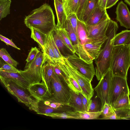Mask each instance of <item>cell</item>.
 I'll list each match as a JSON object with an SVG mask.
<instances>
[{
	"label": "cell",
	"instance_id": "52a82bcc",
	"mask_svg": "<svg viewBox=\"0 0 130 130\" xmlns=\"http://www.w3.org/2000/svg\"><path fill=\"white\" fill-rule=\"evenodd\" d=\"M64 60L69 75L79 85L85 96L88 100L91 99L94 94V89L91 85V82L72 66L66 57L64 58Z\"/></svg>",
	"mask_w": 130,
	"mask_h": 130
},
{
	"label": "cell",
	"instance_id": "5bb4252c",
	"mask_svg": "<svg viewBox=\"0 0 130 130\" xmlns=\"http://www.w3.org/2000/svg\"><path fill=\"white\" fill-rule=\"evenodd\" d=\"M116 18L121 26L130 29V13L126 4L121 1L116 8Z\"/></svg>",
	"mask_w": 130,
	"mask_h": 130
},
{
	"label": "cell",
	"instance_id": "277c9868",
	"mask_svg": "<svg viewBox=\"0 0 130 130\" xmlns=\"http://www.w3.org/2000/svg\"><path fill=\"white\" fill-rule=\"evenodd\" d=\"M1 81L7 90L15 97L19 102L23 103L29 110L37 112L38 100L31 96L27 89L18 85L10 80L0 78Z\"/></svg>",
	"mask_w": 130,
	"mask_h": 130
},
{
	"label": "cell",
	"instance_id": "7c38bea8",
	"mask_svg": "<svg viewBox=\"0 0 130 130\" xmlns=\"http://www.w3.org/2000/svg\"><path fill=\"white\" fill-rule=\"evenodd\" d=\"M69 63L91 82L95 74L93 62L88 63L74 54L66 57Z\"/></svg>",
	"mask_w": 130,
	"mask_h": 130
},
{
	"label": "cell",
	"instance_id": "681fc988",
	"mask_svg": "<svg viewBox=\"0 0 130 130\" xmlns=\"http://www.w3.org/2000/svg\"><path fill=\"white\" fill-rule=\"evenodd\" d=\"M125 2L130 6V0H124Z\"/></svg>",
	"mask_w": 130,
	"mask_h": 130
},
{
	"label": "cell",
	"instance_id": "8fae6325",
	"mask_svg": "<svg viewBox=\"0 0 130 130\" xmlns=\"http://www.w3.org/2000/svg\"><path fill=\"white\" fill-rule=\"evenodd\" d=\"M110 18L109 15L98 23L87 25L89 38L96 41H105L108 37L106 32Z\"/></svg>",
	"mask_w": 130,
	"mask_h": 130
},
{
	"label": "cell",
	"instance_id": "60d3db41",
	"mask_svg": "<svg viewBox=\"0 0 130 130\" xmlns=\"http://www.w3.org/2000/svg\"><path fill=\"white\" fill-rule=\"evenodd\" d=\"M89 109L88 111L90 112H96L100 111V106L97 100H88Z\"/></svg>",
	"mask_w": 130,
	"mask_h": 130
},
{
	"label": "cell",
	"instance_id": "7dc6e473",
	"mask_svg": "<svg viewBox=\"0 0 130 130\" xmlns=\"http://www.w3.org/2000/svg\"><path fill=\"white\" fill-rule=\"evenodd\" d=\"M107 0H98L99 6L103 9H106V5Z\"/></svg>",
	"mask_w": 130,
	"mask_h": 130
},
{
	"label": "cell",
	"instance_id": "ac0fdd59",
	"mask_svg": "<svg viewBox=\"0 0 130 130\" xmlns=\"http://www.w3.org/2000/svg\"><path fill=\"white\" fill-rule=\"evenodd\" d=\"M130 94H125L119 96L112 107L115 111L128 112L130 109Z\"/></svg>",
	"mask_w": 130,
	"mask_h": 130
},
{
	"label": "cell",
	"instance_id": "cb8c5ba5",
	"mask_svg": "<svg viewBox=\"0 0 130 130\" xmlns=\"http://www.w3.org/2000/svg\"><path fill=\"white\" fill-rule=\"evenodd\" d=\"M63 106L58 109H55L45 104L42 100L39 101L36 113L38 114L46 116L53 113L66 112L69 110L66 108H63Z\"/></svg>",
	"mask_w": 130,
	"mask_h": 130
},
{
	"label": "cell",
	"instance_id": "f907efd6",
	"mask_svg": "<svg viewBox=\"0 0 130 130\" xmlns=\"http://www.w3.org/2000/svg\"><path fill=\"white\" fill-rule=\"evenodd\" d=\"M126 44L130 45V37Z\"/></svg>",
	"mask_w": 130,
	"mask_h": 130
},
{
	"label": "cell",
	"instance_id": "f35d334b",
	"mask_svg": "<svg viewBox=\"0 0 130 130\" xmlns=\"http://www.w3.org/2000/svg\"><path fill=\"white\" fill-rule=\"evenodd\" d=\"M73 27L75 34L78 35L77 27L78 19L75 13H72L67 16Z\"/></svg>",
	"mask_w": 130,
	"mask_h": 130
},
{
	"label": "cell",
	"instance_id": "7402d4cb",
	"mask_svg": "<svg viewBox=\"0 0 130 130\" xmlns=\"http://www.w3.org/2000/svg\"><path fill=\"white\" fill-rule=\"evenodd\" d=\"M106 9H103L99 6L93 11L86 22L87 25H94L98 23L108 15Z\"/></svg>",
	"mask_w": 130,
	"mask_h": 130
},
{
	"label": "cell",
	"instance_id": "9a60e30c",
	"mask_svg": "<svg viewBox=\"0 0 130 130\" xmlns=\"http://www.w3.org/2000/svg\"><path fill=\"white\" fill-rule=\"evenodd\" d=\"M54 71V65L50 61L43 59L41 67L42 81L51 92V82Z\"/></svg>",
	"mask_w": 130,
	"mask_h": 130
},
{
	"label": "cell",
	"instance_id": "4dcf8cb0",
	"mask_svg": "<svg viewBox=\"0 0 130 130\" xmlns=\"http://www.w3.org/2000/svg\"><path fill=\"white\" fill-rule=\"evenodd\" d=\"M55 29L59 34L63 41L74 54L75 53V51L72 45L68 36L67 31L64 28H55Z\"/></svg>",
	"mask_w": 130,
	"mask_h": 130
},
{
	"label": "cell",
	"instance_id": "4fadbf2b",
	"mask_svg": "<svg viewBox=\"0 0 130 130\" xmlns=\"http://www.w3.org/2000/svg\"><path fill=\"white\" fill-rule=\"evenodd\" d=\"M27 90L32 96L38 101L50 98L51 92L44 82L30 85Z\"/></svg>",
	"mask_w": 130,
	"mask_h": 130
},
{
	"label": "cell",
	"instance_id": "484cf974",
	"mask_svg": "<svg viewBox=\"0 0 130 130\" xmlns=\"http://www.w3.org/2000/svg\"><path fill=\"white\" fill-rule=\"evenodd\" d=\"M77 31L79 39L83 47L85 43L92 41L88 37L86 24L78 19V20Z\"/></svg>",
	"mask_w": 130,
	"mask_h": 130
},
{
	"label": "cell",
	"instance_id": "74e56055",
	"mask_svg": "<svg viewBox=\"0 0 130 130\" xmlns=\"http://www.w3.org/2000/svg\"><path fill=\"white\" fill-rule=\"evenodd\" d=\"M53 31L51 32V38L53 51L57 60H63L64 57L61 54L55 43L53 37Z\"/></svg>",
	"mask_w": 130,
	"mask_h": 130
},
{
	"label": "cell",
	"instance_id": "603a6c76",
	"mask_svg": "<svg viewBox=\"0 0 130 130\" xmlns=\"http://www.w3.org/2000/svg\"><path fill=\"white\" fill-rule=\"evenodd\" d=\"M51 32L47 35L43 52V59L50 61L53 65H56L57 60L55 57L52 47Z\"/></svg>",
	"mask_w": 130,
	"mask_h": 130
},
{
	"label": "cell",
	"instance_id": "2e32d148",
	"mask_svg": "<svg viewBox=\"0 0 130 130\" xmlns=\"http://www.w3.org/2000/svg\"><path fill=\"white\" fill-rule=\"evenodd\" d=\"M0 78L11 80L18 85L26 89H27L30 85L28 82L19 73L0 71Z\"/></svg>",
	"mask_w": 130,
	"mask_h": 130
},
{
	"label": "cell",
	"instance_id": "1f68e13d",
	"mask_svg": "<svg viewBox=\"0 0 130 130\" xmlns=\"http://www.w3.org/2000/svg\"><path fill=\"white\" fill-rule=\"evenodd\" d=\"M11 0H0V20L10 14Z\"/></svg>",
	"mask_w": 130,
	"mask_h": 130
},
{
	"label": "cell",
	"instance_id": "d6986e66",
	"mask_svg": "<svg viewBox=\"0 0 130 130\" xmlns=\"http://www.w3.org/2000/svg\"><path fill=\"white\" fill-rule=\"evenodd\" d=\"M53 32L54 41L62 56L64 57H67L74 54L67 46L55 29Z\"/></svg>",
	"mask_w": 130,
	"mask_h": 130
},
{
	"label": "cell",
	"instance_id": "4316f807",
	"mask_svg": "<svg viewBox=\"0 0 130 130\" xmlns=\"http://www.w3.org/2000/svg\"><path fill=\"white\" fill-rule=\"evenodd\" d=\"M29 29L31 31V38L37 42L43 52L47 35L32 27Z\"/></svg>",
	"mask_w": 130,
	"mask_h": 130
},
{
	"label": "cell",
	"instance_id": "30bf717a",
	"mask_svg": "<svg viewBox=\"0 0 130 130\" xmlns=\"http://www.w3.org/2000/svg\"><path fill=\"white\" fill-rule=\"evenodd\" d=\"M125 94L130 95L127 78L113 76L111 82L109 104L112 107L117 99Z\"/></svg>",
	"mask_w": 130,
	"mask_h": 130
},
{
	"label": "cell",
	"instance_id": "d590c367",
	"mask_svg": "<svg viewBox=\"0 0 130 130\" xmlns=\"http://www.w3.org/2000/svg\"><path fill=\"white\" fill-rule=\"evenodd\" d=\"M68 79L70 84V89L74 91L78 94L81 93L84 96L82 88L76 81L70 75Z\"/></svg>",
	"mask_w": 130,
	"mask_h": 130
},
{
	"label": "cell",
	"instance_id": "ffe728a7",
	"mask_svg": "<svg viewBox=\"0 0 130 130\" xmlns=\"http://www.w3.org/2000/svg\"><path fill=\"white\" fill-rule=\"evenodd\" d=\"M70 115L73 117L74 119H96L101 115L102 110L96 112H90L88 111L69 110L66 112Z\"/></svg>",
	"mask_w": 130,
	"mask_h": 130
},
{
	"label": "cell",
	"instance_id": "9c48e42d",
	"mask_svg": "<svg viewBox=\"0 0 130 130\" xmlns=\"http://www.w3.org/2000/svg\"><path fill=\"white\" fill-rule=\"evenodd\" d=\"M65 28L75 51V54L88 63L93 62V60L84 48L77 37L69 20L67 18L62 27Z\"/></svg>",
	"mask_w": 130,
	"mask_h": 130
},
{
	"label": "cell",
	"instance_id": "c3c4849f",
	"mask_svg": "<svg viewBox=\"0 0 130 130\" xmlns=\"http://www.w3.org/2000/svg\"><path fill=\"white\" fill-rule=\"evenodd\" d=\"M127 119H130V109L128 111L127 113Z\"/></svg>",
	"mask_w": 130,
	"mask_h": 130
},
{
	"label": "cell",
	"instance_id": "ee69618b",
	"mask_svg": "<svg viewBox=\"0 0 130 130\" xmlns=\"http://www.w3.org/2000/svg\"><path fill=\"white\" fill-rule=\"evenodd\" d=\"M98 119H123L122 118L119 116L115 111L111 115L105 118H98Z\"/></svg>",
	"mask_w": 130,
	"mask_h": 130
},
{
	"label": "cell",
	"instance_id": "ba28073f",
	"mask_svg": "<svg viewBox=\"0 0 130 130\" xmlns=\"http://www.w3.org/2000/svg\"><path fill=\"white\" fill-rule=\"evenodd\" d=\"M113 76L110 69L104 74L94 88L97 96L100 100L101 110L105 103L109 104L111 85Z\"/></svg>",
	"mask_w": 130,
	"mask_h": 130
},
{
	"label": "cell",
	"instance_id": "d4e9b609",
	"mask_svg": "<svg viewBox=\"0 0 130 130\" xmlns=\"http://www.w3.org/2000/svg\"><path fill=\"white\" fill-rule=\"evenodd\" d=\"M70 97L68 106L73 108L75 111H85L82 98L80 94H78L70 89Z\"/></svg>",
	"mask_w": 130,
	"mask_h": 130
},
{
	"label": "cell",
	"instance_id": "3957f363",
	"mask_svg": "<svg viewBox=\"0 0 130 130\" xmlns=\"http://www.w3.org/2000/svg\"><path fill=\"white\" fill-rule=\"evenodd\" d=\"M130 67V45L126 44L114 46L110 69L113 76L127 78Z\"/></svg>",
	"mask_w": 130,
	"mask_h": 130
},
{
	"label": "cell",
	"instance_id": "e0dca14e",
	"mask_svg": "<svg viewBox=\"0 0 130 130\" xmlns=\"http://www.w3.org/2000/svg\"><path fill=\"white\" fill-rule=\"evenodd\" d=\"M54 5L56 14L57 23L56 28H62L67 18L65 12L63 0H54Z\"/></svg>",
	"mask_w": 130,
	"mask_h": 130
},
{
	"label": "cell",
	"instance_id": "8d00e7d4",
	"mask_svg": "<svg viewBox=\"0 0 130 130\" xmlns=\"http://www.w3.org/2000/svg\"><path fill=\"white\" fill-rule=\"evenodd\" d=\"M102 112L101 115L102 118L108 117L115 112L113 107L109 104L105 103L101 109Z\"/></svg>",
	"mask_w": 130,
	"mask_h": 130
},
{
	"label": "cell",
	"instance_id": "44dd1931",
	"mask_svg": "<svg viewBox=\"0 0 130 130\" xmlns=\"http://www.w3.org/2000/svg\"><path fill=\"white\" fill-rule=\"evenodd\" d=\"M105 42L96 41L92 40L85 43L83 47L94 60L99 54Z\"/></svg>",
	"mask_w": 130,
	"mask_h": 130
},
{
	"label": "cell",
	"instance_id": "f1b7e54d",
	"mask_svg": "<svg viewBox=\"0 0 130 130\" xmlns=\"http://www.w3.org/2000/svg\"><path fill=\"white\" fill-rule=\"evenodd\" d=\"M98 6V0H89L81 21L85 23L93 11Z\"/></svg>",
	"mask_w": 130,
	"mask_h": 130
},
{
	"label": "cell",
	"instance_id": "ab89813d",
	"mask_svg": "<svg viewBox=\"0 0 130 130\" xmlns=\"http://www.w3.org/2000/svg\"><path fill=\"white\" fill-rule=\"evenodd\" d=\"M46 116L54 118L74 119L73 117L69 115L66 112L54 113L47 115Z\"/></svg>",
	"mask_w": 130,
	"mask_h": 130
},
{
	"label": "cell",
	"instance_id": "5b68a950",
	"mask_svg": "<svg viewBox=\"0 0 130 130\" xmlns=\"http://www.w3.org/2000/svg\"><path fill=\"white\" fill-rule=\"evenodd\" d=\"M51 97L54 102L68 106L70 97V89L58 77L54 71L50 84Z\"/></svg>",
	"mask_w": 130,
	"mask_h": 130
},
{
	"label": "cell",
	"instance_id": "bcb514c9",
	"mask_svg": "<svg viewBox=\"0 0 130 130\" xmlns=\"http://www.w3.org/2000/svg\"><path fill=\"white\" fill-rule=\"evenodd\" d=\"M119 0H107L106 9L109 8L115 5Z\"/></svg>",
	"mask_w": 130,
	"mask_h": 130
},
{
	"label": "cell",
	"instance_id": "83f0119b",
	"mask_svg": "<svg viewBox=\"0 0 130 130\" xmlns=\"http://www.w3.org/2000/svg\"><path fill=\"white\" fill-rule=\"evenodd\" d=\"M130 37V30H123L116 34L114 39V46L126 44Z\"/></svg>",
	"mask_w": 130,
	"mask_h": 130
},
{
	"label": "cell",
	"instance_id": "7bdbcfd3",
	"mask_svg": "<svg viewBox=\"0 0 130 130\" xmlns=\"http://www.w3.org/2000/svg\"><path fill=\"white\" fill-rule=\"evenodd\" d=\"M0 39L1 41L4 42L7 45H9L18 50H21L20 48L17 47L11 40L10 39L1 35H0Z\"/></svg>",
	"mask_w": 130,
	"mask_h": 130
},
{
	"label": "cell",
	"instance_id": "e575fe53",
	"mask_svg": "<svg viewBox=\"0 0 130 130\" xmlns=\"http://www.w3.org/2000/svg\"><path fill=\"white\" fill-rule=\"evenodd\" d=\"M89 0H79L77 10L76 13L78 19L81 21L84 11Z\"/></svg>",
	"mask_w": 130,
	"mask_h": 130
},
{
	"label": "cell",
	"instance_id": "7a4b0ae2",
	"mask_svg": "<svg viewBox=\"0 0 130 130\" xmlns=\"http://www.w3.org/2000/svg\"><path fill=\"white\" fill-rule=\"evenodd\" d=\"M118 28L117 23L110 19L106 32L108 38L103 44L98 57L94 60L96 65L95 75L98 81L100 80L104 74L110 68L114 47V39Z\"/></svg>",
	"mask_w": 130,
	"mask_h": 130
},
{
	"label": "cell",
	"instance_id": "8992f818",
	"mask_svg": "<svg viewBox=\"0 0 130 130\" xmlns=\"http://www.w3.org/2000/svg\"><path fill=\"white\" fill-rule=\"evenodd\" d=\"M43 59V52L40 51L27 68L23 71L20 70L19 73L30 85L39 83L42 81L41 67Z\"/></svg>",
	"mask_w": 130,
	"mask_h": 130
},
{
	"label": "cell",
	"instance_id": "d6a6232c",
	"mask_svg": "<svg viewBox=\"0 0 130 130\" xmlns=\"http://www.w3.org/2000/svg\"><path fill=\"white\" fill-rule=\"evenodd\" d=\"M0 57L7 63L17 67L18 63L13 59L5 48H2L0 50Z\"/></svg>",
	"mask_w": 130,
	"mask_h": 130
},
{
	"label": "cell",
	"instance_id": "836d02e7",
	"mask_svg": "<svg viewBox=\"0 0 130 130\" xmlns=\"http://www.w3.org/2000/svg\"><path fill=\"white\" fill-rule=\"evenodd\" d=\"M40 51L36 47H32L27 58L26 60V63L25 69L27 68L31 63L36 58L38 54Z\"/></svg>",
	"mask_w": 130,
	"mask_h": 130
},
{
	"label": "cell",
	"instance_id": "b9f144b4",
	"mask_svg": "<svg viewBox=\"0 0 130 130\" xmlns=\"http://www.w3.org/2000/svg\"><path fill=\"white\" fill-rule=\"evenodd\" d=\"M0 71L8 72L19 73L20 70H18L14 66L6 63L3 64L0 68Z\"/></svg>",
	"mask_w": 130,
	"mask_h": 130
},
{
	"label": "cell",
	"instance_id": "f546056e",
	"mask_svg": "<svg viewBox=\"0 0 130 130\" xmlns=\"http://www.w3.org/2000/svg\"><path fill=\"white\" fill-rule=\"evenodd\" d=\"M79 0H63L64 11L67 16L72 13H76Z\"/></svg>",
	"mask_w": 130,
	"mask_h": 130
},
{
	"label": "cell",
	"instance_id": "f6af8a7d",
	"mask_svg": "<svg viewBox=\"0 0 130 130\" xmlns=\"http://www.w3.org/2000/svg\"><path fill=\"white\" fill-rule=\"evenodd\" d=\"M85 111H88L89 109L88 100L82 94L79 93Z\"/></svg>",
	"mask_w": 130,
	"mask_h": 130
},
{
	"label": "cell",
	"instance_id": "6da1fadb",
	"mask_svg": "<svg viewBox=\"0 0 130 130\" xmlns=\"http://www.w3.org/2000/svg\"><path fill=\"white\" fill-rule=\"evenodd\" d=\"M24 23L28 28L32 27L46 35L53 31L56 26L53 10L46 3L32 10L25 17Z\"/></svg>",
	"mask_w": 130,
	"mask_h": 130
}]
</instances>
